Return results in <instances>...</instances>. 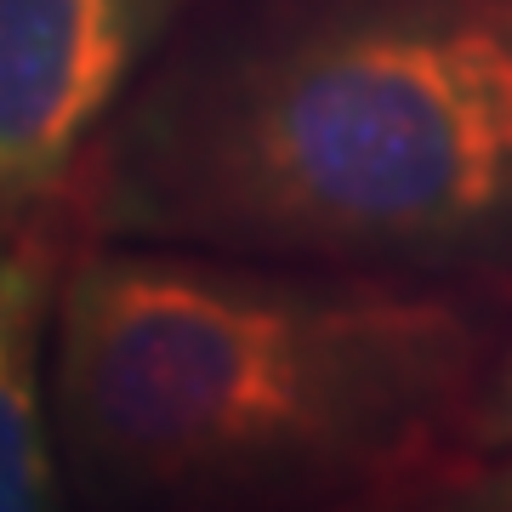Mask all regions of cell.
Wrapping results in <instances>:
<instances>
[{"label": "cell", "instance_id": "cell-6", "mask_svg": "<svg viewBox=\"0 0 512 512\" xmlns=\"http://www.w3.org/2000/svg\"><path fill=\"white\" fill-rule=\"evenodd\" d=\"M439 512H512V450L461 461L444 478Z\"/></svg>", "mask_w": 512, "mask_h": 512}, {"label": "cell", "instance_id": "cell-4", "mask_svg": "<svg viewBox=\"0 0 512 512\" xmlns=\"http://www.w3.org/2000/svg\"><path fill=\"white\" fill-rule=\"evenodd\" d=\"M80 234L63 217L23 222L0 245V512H57V439L46 359L52 302Z\"/></svg>", "mask_w": 512, "mask_h": 512}, {"label": "cell", "instance_id": "cell-7", "mask_svg": "<svg viewBox=\"0 0 512 512\" xmlns=\"http://www.w3.org/2000/svg\"><path fill=\"white\" fill-rule=\"evenodd\" d=\"M456 473V467H450ZM450 473H427V478H404V484H382V490L348 495L336 507H313V512H439V490Z\"/></svg>", "mask_w": 512, "mask_h": 512}, {"label": "cell", "instance_id": "cell-2", "mask_svg": "<svg viewBox=\"0 0 512 512\" xmlns=\"http://www.w3.org/2000/svg\"><path fill=\"white\" fill-rule=\"evenodd\" d=\"M478 296L80 239L52 302L57 467L97 512H313L467 461Z\"/></svg>", "mask_w": 512, "mask_h": 512}, {"label": "cell", "instance_id": "cell-1", "mask_svg": "<svg viewBox=\"0 0 512 512\" xmlns=\"http://www.w3.org/2000/svg\"><path fill=\"white\" fill-rule=\"evenodd\" d=\"M63 217L80 239L512 296V0H205Z\"/></svg>", "mask_w": 512, "mask_h": 512}, {"label": "cell", "instance_id": "cell-3", "mask_svg": "<svg viewBox=\"0 0 512 512\" xmlns=\"http://www.w3.org/2000/svg\"><path fill=\"white\" fill-rule=\"evenodd\" d=\"M205 0H0V222L63 217L120 103ZM69 222V217H63Z\"/></svg>", "mask_w": 512, "mask_h": 512}, {"label": "cell", "instance_id": "cell-5", "mask_svg": "<svg viewBox=\"0 0 512 512\" xmlns=\"http://www.w3.org/2000/svg\"><path fill=\"white\" fill-rule=\"evenodd\" d=\"M495 450H512V336H501L490 348L478 399L467 410V461L495 456Z\"/></svg>", "mask_w": 512, "mask_h": 512}]
</instances>
